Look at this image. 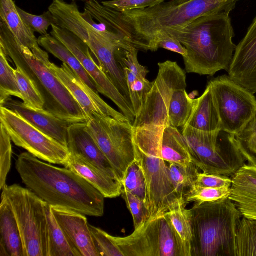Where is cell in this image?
I'll list each match as a JSON object with an SVG mask.
<instances>
[{
    "instance_id": "1",
    "label": "cell",
    "mask_w": 256,
    "mask_h": 256,
    "mask_svg": "<svg viewBox=\"0 0 256 256\" xmlns=\"http://www.w3.org/2000/svg\"><path fill=\"white\" fill-rule=\"evenodd\" d=\"M240 0H189L181 4L164 2L144 9L119 12L104 9L102 23L138 50L155 52L160 36L182 29L196 20L212 14H230Z\"/></svg>"
},
{
    "instance_id": "2",
    "label": "cell",
    "mask_w": 256,
    "mask_h": 256,
    "mask_svg": "<svg viewBox=\"0 0 256 256\" xmlns=\"http://www.w3.org/2000/svg\"><path fill=\"white\" fill-rule=\"evenodd\" d=\"M15 166L26 187L50 206L90 216L104 215V196L72 170L46 163L28 152L18 156Z\"/></svg>"
},
{
    "instance_id": "3",
    "label": "cell",
    "mask_w": 256,
    "mask_h": 256,
    "mask_svg": "<svg viewBox=\"0 0 256 256\" xmlns=\"http://www.w3.org/2000/svg\"><path fill=\"white\" fill-rule=\"evenodd\" d=\"M164 35L176 38L186 49L184 58L186 72L214 76L222 70L228 71L236 47L228 14L201 17L184 28Z\"/></svg>"
},
{
    "instance_id": "4",
    "label": "cell",
    "mask_w": 256,
    "mask_h": 256,
    "mask_svg": "<svg viewBox=\"0 0 256 256\" xmlns=\"http://www.w3.org/2000/svg\"><path fill=\"white\" fill-rule=\"evenodd\" d=\"M0 48L36 84L44 100V109L70 124L85 122L83 109L48 66V55L37 57L20 43L2 20L0 21Z\"/></svg>"
},
{
    "instance_id": "5",
    "label": "cell",
    "mask_w": 256,
    "mask_h": 256,
    "mask_svg": "<svg viewBox=\"0 0 256 256\" xmlns=\"http://www.w3.org/2000/svg\"><path fill=\"white\" fill-rule=\"evenodd\" d=\"M134 160L144 176L150 219L160 217L185 200L177 194L160 148V126L134 127Z\"/></svg>"
},
{
    "instance_id": "6",
    "label": "cell",
    "mask_w": 256,
    "mask_h": 256,
    "mask_svg": "<svg viewBox=\"0 0 256 256\" xmlns=\"http://www.w3.org/2000/svg\"><path fill=\"white\" fill-rule=\"evenodd\" d=\"M192 256H235L236 238L242 216L229 198L195 202L190 209Z\"/></svg>"
},
{
    "instance_id": "7",
    "label": "cell",
    "mask_w": 256,
    "mask_h": 256,
    "mask_svg": "<svg viewBox=\"0 0 256 256\" xmlns=\"http://www.w3.org/2000/svg\"><path fill=\"white\" fill-rule=\"evenodd\" d=\"M1 197L10 206L20 233L24 256H49L48 204L28 188L6 185Z\"/></svg>"
},
{
    "instance_id": "8",
    "label": "cell",
    "mask_w": 256,
    "mask_h": 256,
    "mask_svg": "<svg viewBox=\"0 0 256 256\" xmlns=\"http://www.w3.org/2000/svg\"><path fill=\"white\" fill-rule=\"evenodd\" d=\"M182 134L194 164L203 172L232 177L246 164L235 136L223 130L207 132L186 125Z\"/></svg>"
},
{
    "instance_id": "9",
    "label": "cell",
    "mask_w": 256,
    "mask_h": 256,
    "mask_svg": "<svg viewBox=\"0 0 256 256\" xmlns=\"http://www.w3.org/2000/svg\"><path fill=\"white\" fill-rule=\"evenodd\" d=\"M86 122L122 183L128 166L134 160L132 124L96 112L87 116Z\"/></svg>"
},
{
    "instance_id": "10",
    "label": "cell",
    "mask_w": 256,
    "mask_h": 256,
    "mask_svg": "<svg viewBox=\"0 0 256 256\" xmlns=\"http://www.w3.org/2000/svg\"><path fill=\"white\" fill-rule=\"evenodd\" d=\"M156 79L136 114L132 126H170L168 108L174 92L186 88L184 71L176 62L166 60L158 64Z\"/></svg>"
},
{
    "instance_id": "11",
    "label": "cell",
    "mask_w": 256,
    "mask_h": 256,
    "mask_svg": "<svg viewBox=\"0 0 256 256\" xmlns=\"http://www.w3.org/2000/svg\"><path fill=\"white\" fill-rule=\"evenodd\" d=\"M208 84L220 119L222 130L237 134L256 114L254 94L226 75L211 80Z\"/></svg>"
},
{
    "instance_id": "12",
    "label": "cell",
    "mask_w": 256,
    "mask_h": 256,
    "mask_svg": "<svg viewBox=\"0 0 256 256\" xmlns=\"http://www.w3.org/2000/svg\"><path fill=\"white\" fill-rule=\"evenodd\" d=\"M0 120L15 145L37 158L64 166L70 153L68 148L35 128L13 110L0 108Z\"/></svg>"
},
{
    "instance_id": "13",
    "label": "cell",
    "mask_w": 256,
    "mask_h": 256,
    "mask_svg": "<svg viewBox=\"0 0 256 256\" xmlns=\"http://www.w3.org/2000/svg\"><path fill=\"white\" fill-rule=\"evenodd\" d=\"M111 237L123 256H180L177 240L166 214L148 220L128 236Z\"/></svg>"
},
{
    "instance_id": "14",
    "label": "cell",
    "mask_w": 256,
    "mask_h": 256,
    "mask_svg": "<svg viewBox=\"0 0 256 256\" xmlns=\"http://www.w3.org/2000/svg\"><path fill=\"white\" fill-rule=\"evenodd\" d=\"M50 34L66 46L78 60L94 82L98 92L110 98L133 124L136 114L131 103L118 90L92 55L88 46L68 30L52 26Z\"/></svg>"
},
{
    "instance_id": "15",
    "label": "cell",
    "mask_w": 256,
    "mask_h": 256,
    "mask_svg": "<svg viewBox=\"0 0 256 256\" xmlns=\"http://www.w3.org/2000/svg\"><path fill=\"white\" fill-rule=\"evenodd\" d=\"M86 22L88 32L84 42L88 46L102 70L130 102L126 76L123 68L117 61L116 52L119 48L126 49L134 48L124 42L104 36L95 30L90 24Z\"/></svg>"
},
{
    "instance_id": "16",
    "label": "cell",
    "mask_w": 256,
    "mask_h": 256,
    "mask_svg": "<svg viewBox=\"0 0 256 256\" xmlns=\"http://www.w3.org/2000/svg\"><path fill=\"white\" fill-rule=\"evenodd\" d=\"M48 66L78 102L86 116L96 112L120 121L130 122L123 114L105 102L98 92L89 87L66 64L63 63L58 66L50 62Z\"/></svg>"
},
{
    "instance_id": "17",
    "label": "cell",
    "mask_w": 256,
    "mask_h": 256,
    "mask_svg": "<svg viewBox=\"0 0 256 256\" xmlns=\"http://www.w3.org/2000/svg\"><path fill=\"white\" fill-rule=\"evenodd\" d=\"M228 72L233 81L256 93V16L236 46Z\"/></svg>"
},
{
    "instance_id": "18",
    "label": "cell",
    "mask_w": 256,
    "mask_h": 256,
    "mask_svg": "<svg viewBox=\"0 0 256 256\" xmlns=\"http://www.w3.org/2000/svg\"><path fill=\"white\" fill-rule=\"evenodd\" d=\"M67 147L70 154L81 158L119 181L111 164L88 131L86 122L70 125Z\"/></svg>"
},
{
    "instance_id": "19",
    "label": "cell",
    "mask_w": 256,
    "mask_h": 256,
    "mask_svg": "<svg viewBox=\"0 0 256 256\" xmlns=\"http://www.w3.org/2000/svg\"><path fill=\"white\" fill-rule=\"evenodd\" d=\"M51 208L58 224L81 256H100L86 215L62 207Z\"/></svg>"
},
{
    "instance_id": "20",
    "label": "cell",
    "mask_w": 256,
    "mask_h": 256,
    "mask_svg": "<svg viewBox=\"0 0 256 256\" xmlns=\"http://www.w3.org/2000/svg\"><path fill=\"white\" fill-rule=\"evenodd\" d=\"M3 106L13 110L42 132L67 147L68 128L72 124L44 109H34L24 102L11 98Z\"/></svg>"
},
{
    "instance_id": "21",
    "label": "cell",
    "mask_w": 256,
    "mask_h": 256,
    "mask_svg": "<svg viewBox=\"0 0 256 256\" xmlns=\"http://www.w3.org/2000/svg\"><path fill=\"white\" fill-rule=\"evenodd\" d=\"M229 198L242 216L256 220V168L244 164L232 177Z\"/></svg>"
},
{
    "instance_id": "22",
    "label": "cell",
    "mask_w": 256,
    "mask_h": 256,
    "mask_svg": "<svg viewBox=\"0 0 256 256\" xmlns=\"http://www.w3.org/2000/svg\"><path fill=\"white\" fill-rule=\"evenodd\" d=\"M64 166L84 178L105 198H115L122 194L123 187L120 182L78 156L70 154Z\"/></svg>"
},
{
    "instance_id": "23",
    "label": "cell",
    "mask_w": 256,
    "mask_h": 256,
    "mask_svg": "<svg viewBox=\"0 0 256 256\" xmlns=\"http://www.w3.org/2000/svg\"><path fill=\"white\" fill-rule=\"evenodd\" d=\"M13 0H0V18L18 40L28 48L37 56L46 52L40 46L34 32L27 26L20 17Z\"/></svg>"
},
{
    "instance_id": "24",
    "label": "cell",
    "mask_w": 256,
    "mask_h": 256,
    "mask_svg": "<svg viewBox=\"0 0 256 256\" xmlns=\"http://www.w3.org/2000/svg\"><path fill=\"white\" fill-rule=\"evenodd\" d=\"M160 148L162 158L168 163L182 166L194 164L188 144L176 127L160 126Z\"/></svg>"
},
{
    "instance_id": "25",
    "label": "cell",
    "mask_w": 256,
    "mask_h": 256,
    "mask_svg": "<svg viewBox=\"0 0 256 256\" xmlns=\"http://www.w3.org/2000/svg\"><path fill=\"white\" fill-rule=\"evenodd\" d=\"M186 202L182 201L166 213L175 234L180 256H193L194 232L190 209Z\"/></svg>"
},
{
    "instance_id": "26",
    "label": "cell",
    "mask_w": 256,
    "mask_h": 256,
    "mask_svg": "<svg viewBox=\"0 0 256 256\" xmlns=\"http://www.w3.org/2000/svg\"><path fill=\"white\" fill-rule=\"evenodd\" d=\"M186 125L207 132L222 130L220 119L208 84L203 94L196 98L192 114Z\"/></svg>"
},
{
    "instance_id": "27",
    "label": "cell",
    "mask_w": 256,
    "mask_h": 256,
    "mask_svg": "<svg viewBox=\"0 0 256 256\" xmlns=\"http://www.w3.org/2000/svg\"><path fill=\"white\" fill-rule=\"evenodd\" d=\"M0 243L10 256H24L22 239L14 213L6 200L1 197L0 204Z\"/></svg>"
},
{
    "instance_id": "28",
    "label": "cell",
    "mask_w": 256,
    "mask_h": 256,
    "mask_svg": "<svg viewBox=\"0 0 256 256\" xmlns=\"http://www.w3.org/2000/svg\"><path fill=\"white\" fill-rule=\"evenodd\" d=\"M38 42L40 46L68 66L89 87L98 92L94 82L80 62L62 42L48 34L40 36Z\"/></svg>"
},
{
    "instance_id": "29",
    "label": "cell",
    "mask_w": 256,
    "mask_h": 256,
    "mask_svg": "<svg viewBox=\"0 0 256 256\" xmlns=\"http://www.w3.org/2000/svg\"><path fill=\"white\" fill-rule=\"evenodd\" d=\"M46 214L49 228V256H81L58 224L48 204Z\"/></svg>"
},
{
    "instance_id": "30",
    "label": "cell",
    "mask_w": 256,
    "mask_h": 256,
    "mask_svg": "<svg viewBox=\"0 0 256 256\" xmlns=\"http://www.w3.org/2000/svg\"><path fill=\"white\" fill-rule=\"evenodd\" d=\"M196 101V99H192L189 96L186 89L175 91L168 108L170 126L183 128L190 117Z\"/></svg>"
},
{
    "instance_id": "31",
    "label": "cell",
    "mask_w": 256,
    "mask_h": 256,
    "mask_svg": "<svg viewBox=\"0 0 256 256\" xmlns=\"http://www.w3.org/2000/svg\"><path fill=\"white\" fill-rule=\"evenodd\" d=\"M168 169L172 184L178 197L184 196L195 186L199 168L193 163L182 166L168 163Z\"/></svg>"
},
{
    "instance_id": "32",
    "label": "cell",
    "mask_w": 256,
    "mask_h": 256,
    "mask_svg": "<svg viewBox=\"0 0 256 256\" xmlns=\"http://www.w3.org/2000/svg\"><path fill=\"white\" fill-rule=\"evenodd\" d=\"M235 256H256V220L242 218L236 238Z\"/></svg>"
},
{
    "instance_id": "33",
    "label": "cell",
    "mask_w": 256,
    "mask_h": 256,
    "mask_svg": "<svg viewBox=\"0 0 256 256\" xmlns=\"http://www.w3.org/2000/svg\"><path fill=\"white\" fill-rule=\"evenodd\" d=\"M14 96L22 99L14 69L10 65L7 56L0 48V103L3 106Z\"/></svg>"
},
{
    "instance_id": "34",
    "label": "cell",
    "mask_w": 256,
    "mask_h": 256,
    "mask_svg": "<svg viewBox=\"0 0 256 256\" xmlns=\"http://www.w3.org/2000/svg\"><path fill=\"white\" fill-rule=\"evenodd\" d=\"M14 72L23 102L34 109H44V100L34 82L18 68L14 69Z\"/></svg>"
},
{
    "instance_id": "35",
    "label": "cell",
    "mask_w": 256,
    "mask_h": 256,
    "mask_svg": "<svg viewBox=\"0 0 256 256\" xmlns=\"http://www.w3.org/2000/svg\"><path fill=\"white\" fill-rule=\"evenodd\" d=\"M122 184L124 190L138 197L148 206V191L146 179L140 166L135 160L128 166Z\"/></svg>"
},
{
    "instance_id": "36",
    "label": "cell",
    "mask_w": 256,
    "mask_h": 256,
    "mask_svg": "<svg viewBox=\"0 0 256 256\" xmlns=\"http://www.w3.org/2000/svg\"><path fill=\"white\" fill-rule=\"evenodd\" d=\"M128 84L130 99L135 114L140 109L146 94L150 90L152 82L146 78L137 77L129 69L123 68Z\"/></svg>"
},
{
    "instance_id": "37",
    "label": "cell",
    "mask_w": 256,
    "mask_h": 256,
    "mask_svg": "<svg viewBox=\"0 0 256 256\" xmlns=\"http://www.w3.org/2000/svg\"><path fill=\"white\" fill-rule=\"evenodd\" d=\"M235 138L246 160L256 168V114L246 126L235 135Z\"/></svg>"
},
{
    "instance_id": "38",
    "label": "cell",
    "mask_w": 256,
    "mask_h": 256,
    "mask_svg": "<svg viewBox=\"0 0 256 256\" xmlns=\"http://www.w3.org/2000/svg\"><path fill=\"white\" fill-rule=\"evenodd\" d=\"M230 188L204 187L195 184L184 198L186 204L215 202L228 198L231 193Z\"/></svg>"
},
{
    "instance_id": "39",
    "label": "cell",
    "mask_w": 256,
    "mask_h": 256,
    "mask_svg": "<svg viewBox=\"0 0 256 256\" xmlns=\"http://www.w3.org/2000/svg\"><path fill=\"white\" fill-rule=\"evenodd\" d=\"M12 140L0 123V190L6 185L8 174L11 168L12 157Z\"/></svg>"
},
{
    "instance_id": "40",
    "label": "cell",
    "mask_w": 256,
    "mask_h": 256,
    "mask_svg": "<svg viewBox=\"0 0 256 256\" xmlns=\"http://www.w3.org/2000/svg\"><path fill=\"white\" fill-rule=\"evenodd\" d=\"M121 195L132 215L134 230H136L150 219L148 208L143 200L123 188Z\"/></svg>"
},
{
    "instance_id": "41",
    "label": "cell",
    "mask_w": 256,
    "mask_h": 256,
    "mask_svg": "<svg viewBox=\"0 0 256 256\" xmlns=\"http://www.w3.org/2000/svg\"><path fill=\"white\" fill-rule=\"evenodd\" d=\"M94 246L100 256H123L111 235L89 224Z\"/></svg>"
},
{
    "instance_id": "42",
    "label": "cell",
    "mask_w": 256,
    "mask_h": 256,
    "mask_svg": "<svg viewBox=\"0 0 256 256\" xmlns=\"http://www.w3.org/2000/svg\"><path fill=\"white\" fill-rule=\"evenodd\" d=\"M16 8L26 24L34 32L46 35L50 26L56 24L54 16L48 10L42 15L36 16L29 14L18 6Z\"/></svg>"
},
{
    "instance_id": "43",
    "label": "cell",
    "mask_w": 256,
    "mask_h": 256,
    "mask_svg": "<svg viewBox=\"0 0 256 256\" xmlns=\"http://www.w3.org/2000/svg\"><path fill=\"white\" fill-rule=\"evenodd\" d=\"M138 52V50L134 48L126 49L119 48L116 52V60L122 68H128L138 78H146L149 70L146 67L139 63Z\"/></svg>"
},
{
    "instance_id": "44",
    "label": "cell",
    "mask_w": 256,
    "mask_h": 256,
    "mask_svg": "<svg viewBox=\"0 0 256 256\" xmlns=\"http://www.w3.org/2000/svg\"><path fill=\"white\" fill-rule=\"evenodd\" d=\"M164 0H112L102 2L106 7L119 12L144 9L151 8L164 2Z\"/></svg>"
},
{
    "instance_id": "45",
    "label": "cell",
    "mask_w": 256,
    "mask_h": 256,
    "mask_svg": "<svg viewBox=\"0 0 256 256\" xmlns=\"http://www.w3.org/2000/svg\"><path fill=\"white\" fill-rule=\"evenodd\" d=\"M232 178L230 176L198 172L196 180V185L210 188H230Z\"/></svg>"
},
{
    "instance_id": "46",
    "label": "cell",
    "mask_w": 256,
    "mask_h": 256,
    "mask_svg": "<svg viewBox=\"0 0 256 256\" xmlns=\"http://www.w3.org/2000/svg\"><path fill=\"white\" fill-rule=\"evenodd\" d=\"M162 48L182 55L183 58L186 56L188 51L180 42L170 35H164L159 38L155 43L154 50Z\"/></svg>"
},
{
    "instance_id": "47",
    "label": "cell",
    "mask_w": 256,
    "mask_h": 256,
    "mask_svg": "<svg viewBox=\"0 0 256 256\" xmlns=\"http://www.w3.org/2000/svg\"><path fill=\"white\" fill-rule=\"evenodd\" d=\"M189 0H172L170 2L174 4H181L184 3Z\"/></svg>"
},
{
    "instance_id": "48",
    "label": "cell",
    "mask_w": 256,
    "mask_h": 256,
    "mask_svg": "<svg viewBox=\"0 0 256 256\" xmlns=\"http://www.w3.org/2000/svg\"><path fill=\"white\" fill-rule=\"evenodd\" d=\"M73 1H75V0H72Z\"/></svg>"
}]
</instances>
